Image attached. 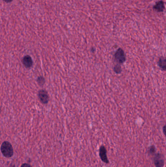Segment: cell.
<instances>
[{
    "label": "cell",
    "instance_id": "obj_1",
    "mask_svg": "<svg viewBox=\"0 0 166 167\" xmlns=\"http://www.w3.org/2000/svg\"><path fill=\"white\" fill-rule=\"evenodd\" d=\"M1 150L2 155L5 158H11L13 155V149L9 142L5 141L2 143Z\"/></svg>",
    "mask_w": 166,
    "mask_h": 167
},
{
    "label": "cell",
    "instance_id": "obj_2",
    "mask_svg": "<svg viewBox=\"0 0 166 167\" xmlns=\"http://www.w3.org/2000/svg\"><path fill=\"white\" fill-rule=\"evenodd\" d=\"M114 56L116 62L119 64H122L126 61V55L124 51L120 48L116 50Z\"/></svg>",
    "mask_w": 166,
    "mask_h": 167
},
{
    "label": "cell",
    "instance_id": "obj_3",
    "mask_svg": "<svg viewBox=\"0 0 166 167\" xmlns=\"http://www.w3.org/2000/svg\"><path fill=\"white\" fill-rule=\"evenodd\" d=\"M153 161L156 167H164L165 160L164 156L161 154H155L153 158Z\"/></svg>",
    "mask_w": 166,
    "mask_h": 167
},
{
    "label": "cell",
    "instance_id": "obj_4",
    "mask_svg": "<svg viewBox=\"0 0 166 167\" xmlns=\"http://www.w3.org/2000/svg\"><path fill=\"white\" fill-rule=\"evenodd\" d=\"M38 97L39 100L43 104H46L48 102L49 100V96L48 93L46 90L41 89L38 93Z\"/></svg>",
    "mask_w": 166,
    "mask_h": 167
},
{
    "label": "cell",
    "instance_id": "obj_5",
    "mask_svg": "<svg viewBox=\"0 0 166 167\" xmlns=\"http://www.w3.org/2000/svg\"><path fill=\"white\" fill-rule=\"evenodd\" d=\"M100 156L101 159L103 162L106 164L109 163L107 156V151L104 146L101 147L100 149Z\"/></svg>",
    "mask_w": 166,
    "mask_h": 167
},
{
    "label": "cell",
    "instance_id": "obj_6",
    "mask_svg": "<svg viewBox=\"0 0 166 167\" xmlns=\"http://www.w3.org/2000/svg\"><path fill=\"white\" fill-rule=\"evenodd\" d=\"M22 63L25 67L30 68L33 64L32 59L29 55H26L22 59Z\"/></svg>",
    "mask_w": 166,
    "mask_h": 167
},
{
    "label": "cell",
    "instance_id": "obj_7",
    "mask_svg": "<svg viewBox=\"0 0 166 167\" xmlns=\"http://www.w3.org/2000/svg\"><path fill=\"white\" fill-rule=\"evenodd\" d=\"M158 65L162 71H166V58L161 57L158 62Z\"/></svg>",
    "mask_w": 166,
    "mask_h": 167
},
{
    "label": "cell",
    "instance_id": "obj_8",
    "mask_svg": "<svg viewBox=\"0 0 166 167\" xmlns=\"http://www.w3.org/2000/svg\"><path fill=\"white\" fill-rule=\"evenodd\" d=\"M155 151H156V149H155V147L154 146H152L148 149V153L150 154H155Z\"/></svg>",
    "mask_w": 166,
    "mask_h": 167
},
{
    "label": "cell",
    "instance_id": "obj_9",
    "mask_svg": "<svg viewBox=\"0 0 166 167\" xmlns=\"http://www.w3.org/2000/svg\"><path fill=\"white\" fill-rule=\"evenodd\" d=\"M37 82L40 85H43L45 83V80L44 79V77L40 76L37 78Z\"/></svg>",
    "mask_w": 166,
    "mask_h": 167
},
{
    "label": "cell",
    "instance_id": "obj_10",
    "mask_svg": "<svg viewBox=\"0 0 166 167\" xmlns=\"http://www.w3.org/2000/svg\"><path fill=\"white\" fill-rule=\"evenodd\" d=\"M114 71L115 73H118V74L121 73V68L120 65H116L114 67Z\"/></svg>",
    "mask_w": 166,
    "mask_h": 167
},
{
    "label": "cell",
    "instance_id": "obj_11",
    "mask_svg": "<svg viewBox=\"0 0 166 167\" xmlns=\"http://www.w3.org/2000/svg\"><path fill=\"white\" fill-rule=\"evenodd\" d=\"M21 167H32L30 165H29L28 164L24 163L21 166Z\"/></svg>",
    "mask_w": 166,
    "mask_h": 167
},
{
    "label": "cell",
    "instance_id": "obj_12",
    "mask_svg": "<svg viewBox=\"0 0 166 167\" xmlns=\"http://www.w3.org/2000/svg\"><path fill=\"white\" fill-rule=\"evenodd\" d=\"M163 133L166 136V125L163 128Z\"/></svg>",
    "mask_w": 166,
    "mask_h": 167
},
{
    "label": "cell",
    "instance_id": "obj_13",
    "mask_svg": "<svg viewBox=\"0 0 166 167\" xmlns=\"http://www.w3.org/2000/svg\"><path fill=\"white\" fill-rule=\"evenodd\" d=\"M4 1L6 2H12L13 0H4Z\"/></svg>",
    "mask_w": 166,
    "mask_h": 167
}]
</instances>
